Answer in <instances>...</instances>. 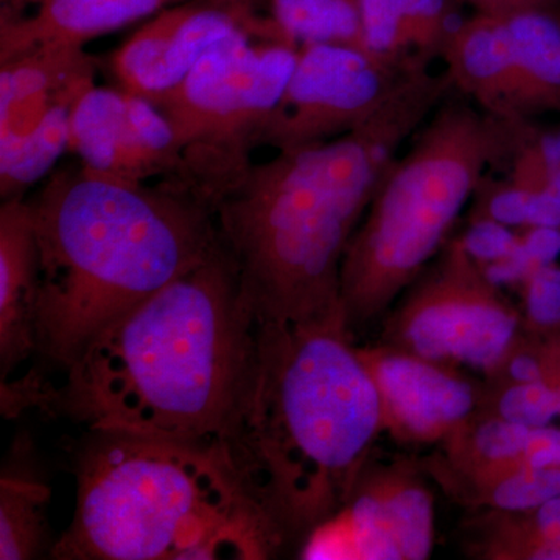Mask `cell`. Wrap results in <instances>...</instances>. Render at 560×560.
<instances>
[{
  "instance_id": "1",
  "label": "cell",
  "mask_w": 560,
  "mask_h": 560,
  "mask_svg": "<svg viewBox=\"0 0 560 560\" xmlns=\"http://www.w3.org/2000/svg\"><path fill=\"white\" fill-rule=\"evenodd\" d=\"M383 431L381 394L342 308L257 320L217 447L287 539L340 510Z\"/></svg>"
},
{
  "instance_id": "2",
  "label": "cell",
  "mask_w": 560,
  "mask_h": 560,
  "mask_svg": "<svg viewBox=\"0 0 560 560\" xmlns=\"http://www.w3.org/2000/svg\"><path fill=\"white\" fill-rule=\"evenodd\" d=\"M452 88L423 66L366 124L253 162L213 206L219 241L259 319L341 308V265L401 147Z\"/></svg>"
},
{
  "instance_id": "3",
  "label": "cell",
  "mask_w": 560,
  "mask_h": 560,
  "mask_svg": "<svg viewBox=\"0 0 560 560\" xmlns=\"http://www.w3.org/2000/svg\"><path fill=\"white\" fill-rule=\"evenodd\" d=\"M257 316L220 241L121 313L69 364L49 405L94 433L213 441L248 364Z\"/></svg>"
},
{
  "instance_id": "4",
  "label": "cell",
  "mask_w": 560,
  "mask_h": 560,
  "mask_svg": "<svg viewBox=\"0 0 560 560\" xmlns=\"http://www.w3.org/2000/svg\"><path fill=\"white\" fill-rule=\"evenodd\" d=\"M31 205L40 257L38 352L62 368L219 243L213 209L179 178L128 183L79 164L54 173Z\"/></svg>"
},
{
  "instance_id": "5",
  "label": "cell",
  "mask_w": 560,
  "mask_h": 560,
  "mask_svg": "<svg viewBox=\"0 0 560 560\" xmlns=\"http://www.w3.org/2000/svg\"><path fill=\"white\" fill-rule=\"evenodd\" d=\"M75 471L54 559L261 560L289 540L213 441L94 431Z\"/></svg>"
},
{
  "instance_id": "6",
  "label": "cell",
  "mask_w": 560,
  "mask_h": 560,
  "mask_svg": "<svg viewBox=\"0 0 560 560\" xmlns=\"http://www.w3.org/2000/svg\"><path fill=\"white\" fill-rule=\"evenodd\" d=\"M529 120L452 103L416 132L383 176L342 259L340 302L350 334L419 279L490 168L511 160Z\"/></svg>"
},
{
  "instance_id": "7",
  "label": "cell",
  "mask_w": 560,
  "mask_h": 560,
  "mask_svg": "<svg viewBox=\"0 0 560 560\" xmlns=\"http://www.w3.org/2000/svg\"><path fill=\"white\" fill-rule=\"evenodd\" d=\"M300 47L238 31L217 43L173 90L151 101L175 132L184 180L210 208L253 164Z\"/></svg>"
},
{
  "instance_id": "8",
  "label": "cell",
  "mask_w": 560,
  "mask_h": 560,
  "mask_svg": "<svg viewBox=\"0 0 560 560\" xmlns=\"http://www.w3.org/2000/svg\"><path fill=\"white\" fill-rule=\"evenodd\" d=\"M411 287L386 323L385 345L490 377L522 337V312L459 241Z\"/></svg>"
},
{
  "instance_id": "9",
  "label": "cell",
  "mask_w": 560,
  "mask_h": 560,
  "mask_svg": "<svg viewBox=\"0 0 560 560\" xmlns=\"http://www.w3.org/2000/svg\"><path fill=\"white\" fill-rule=\"evenodd\" d=\"M429 65L385 60L349 44L302 46L285 91L260 132L259 147L302 149L355 130L416 70Z\"/></svg>"
},
{
  "instance_id": "10",
  "label": "cell",
  "mask_w": 560,
  "mask_h": 560,
  "mask_svg": "<svg viewBox=\"0 0 560 560\" xmlns=\"http://www.w3.org/2000/svg\"><path fill=\"white\" fill-rule=\"evenodd\" d=\"M434 544L431 490L410 460H366L340 510L301 540L305 560H423Z\"/></svg>"
},
{
  "instance_id": "11",
  "label": "cell",
  "mask_w": 560,
  "mask_h": 560,
  "mask_svg": "<svg viewBox=\"0 0 560 560\" xmlns=\"http://www.w3.org/2000/svg\"><path fill=\"white\" fill-rule=\"evenodd\" d=\"M69 151L88 171L128 180H184L171 121L149 98L117 88L91 86L70 117Z\"/></svg>"
},
{
  "instance_id": "12",
  "label": "cell",
  "mask_w": 560,
  "mask_h": 560,
  "mask_svg": "<svg viewBox=\"0 0 560 560\" xmlns=\"http://www.w3.org/2000/svg\"><path fill=\"white\" fill-rule=\"evenodd\" d=\"M381 394L383 430L407 444H436L485 404L486 383L459 368L381 342L357 348Z\"/></svg>"
},
{
  "instance_id": "13",
  "label": "cell",
  "mask_w": 560,
  "mask_h": 560,
  "mask_svg": "<svg viewBox=\"0 0 560 560\" xmlns=\"http://www.w3.org/2000/svg\"><path fill=\"white\" fill-rule=\"evenodd\" d=\"M238 31L283 39L238 13L226 0H186L154 14L113 55L120 90L154 101L173 90L221 39Z\"/></svg>"
},
{
  "instance_id": "14",
  "label": "cell",
  "mask_w": 560,
  "mask_h": 560,
  "mask_svg": "<svg viewBox=\"0 0 560 560\" xmlns=\"http://www.w3.org/2000/svg\"><path fill=\"white\" fill-rule=\"evenodd\" d=\"M86 47L44 44L0 61V154L16 147L58 103L95 84Z\"/></svg>"
},
{
  "instance_id": "15",
  "label": "cell",
  "mask_w": 560,
  "mask_h": 560,
  "mask_svg": "<svg viewBox=\"0 0 560 560\" xmlns=\"http://www.w3.org/2000/svg\"><path fill=\"white\" fill-rule=\"evenodd\" d=\"M180 2L186 0H2L0 61L44 44L86 47Z\"/></svg>"
},
{
  "instance_id": "16",
  "label": "cell",
  "mask_w": 560,
  "mask_h": 560,
  "mask_svg": "<svg viewBox=\"0 0 560 560\" xmlns=\"http://www.w3.org/2000/svg\"><path fill=\"white\" fill-rule=\"evenodd\" d=\"M40 257L31 201L0 206V371L38 352Z\"/></svg>"
},
{
  "instance_id": "17",
  "label": "cell",
  "mask_w": 560,
  "mask_h": 560,
  "mask_svg": "<svg viewBox=\"0 0 560 560\" xmlns=\"http://www.w3.org/2000/svg\"><path fill=\"white\" fill-rule=\"evenodd\" d=\"M441 60L445 75L475 106L501 117H521L517 109L510 32L501 13L475 11L455 25Z\"/></svg>"
},
{
  "instance_id": "18",
  "label": "cell",
  "mask_w": 560,
  "mask_h": 560,
  "mask_svg": "<svg viewBox=\"0 0 560 560\" xmlns=\"http://www.w3.org/2000/svg\"><path fill=\"white\" fill-rule=\"evenodd\" d=\"M530 429L480 408L442 442L429 470L453 499L525 464Z\"/></svg>"
},
{
  "instance_id": "19",
  "label": "cell",
  "mask_w": 560,
  "mask_h": 560,
  "mask_svg": "<svg viewBox=\"0 0 560 560\" xmlns=\"http://www.w3.org/2000/svg\"><path fill=\"white\" fill-rule=\"evenodd\" d=\"M456 0H361V46L396 62L441 57L456 21Z\"/></svg>"
},
{
  "instance_id": "20",
  "label": "cell",
  "mask_w": 560,
  "mask_h": 560,
  "mask_svg": "<svg viewBox=\"0 0 560 560\" xmlns=\"http://www.w3.org/2000/svg\"><path fill=\"white\" fill-rule=\"evenodd\" d=\"M525 119L560 110V0L503 11Z\"/></svg>"
},
{
  "instance_id": "21",
  "label": "cell",
  "mask_w": 560,
  "mask_h": 560,
  "mask_svg": "<svg viewBox=\"0 0 560 560\" xmlns=\"http://www.w3.org/2000/svg\"><path fill=\"white\" fill-rule=\"evenodd\" d=\"M50 488L24 456L2 469L0 477V559L40 558L49 545L47 506Z\"/></svg>"
},
{
  "instance_id": "22",
  "label": "cell",
  "mask_w": 560,
  "mask_h": 560,
  "mask_svg": "<svg viewBox=\"0 0 560 560\" xmlns=\"http://www.w3.org/2000/svg\"><path fill=\"white\" fill-rule=\"evenodd\" d=\"M474 530L478 558L539 560L560 541V495L526 511L489 510Z\"/></svg>"
},
{
  "instance_id": "23",
  "label": "cell",
  "mask_w": 560,
  "mask_h": 560,
  "mask_svg": "<svg viewBox=\"0 0 560 560\" xmlns=\"http://www.w3.org/2000/svg\"><path fill=\"white\" fill-rule=\"evenodd\" d=\"M80 97L58 103L27 138L0 154L2 201L24 198L25 191L46 178L62 153L69 150L70 117Z\"/></svg>"
},
{
  "instance_id": "24",
  "label": "cell",
  "mask_w": 560,
  "mask_h": 560,
  "mask_svg": "<svg viewBox=\"0 0 560 560\" xmlns=\"http://www.w3.org/2000/svg\"><path fill=\"white\" fill-rule=\"evenodd\" d=\"M271 18L283 38L298 47L361 46V0H271Z\"/></svg>"
},
{
  "instance_id": "25",
  "label": "cell",
  "mask_w": 560,
  "mask_h": 560,
  "mask_svg": "<svg viewBox=\"0 0 560 560\" xmlns=\"http://www.w3.org/2000/svg\"><path fill=\"white\" fill-rule=\"evenodd\" d=\"M475 198L478 217L511 230H560V198L510 175L503 179H490L486 175Z\"/></svg>"
},
{
  "instance_id": "26",
  "label": "cell",
  "mask_w": 560,
  "mask_h": 560,
  "mask_svg": "<svg viewBox=\"0 0 560 560\" xmlns=\"http://www.w3.org/2000/svg\"><path fill=\"white\" fill-rule=\"evenodd\" d=\"M560 495V469L526 464L470 489L459 501L493 511H526Z\"/></svg>"
},
{
  "instance_id": "27",
  "label": "cell",
  "mask_w": 560,
  "mask_h": 560,
  "mask_svg": "<svg viewBox=\"0 0 560 560\" xmlns=\"http://www.w3.org/2000/svg\"><path fill=\"white\" fill-rule=\"evenodd\" d=\"M482 408L526 429H539L560 416V389L548 382L486 383Z\"/></svg>"
},
{
  "instance_id": "28",
  "label": "cell",
  "mask_w": 560,
  "mask_h": 560,
  "mask_svg": "<svg viewBox=\"0 0 560 560\" xmlns=\"http://www.w3.org/2000/svg\"><path fill=\"white\" fill-rule=\"evenodd\" d=\"M508 165L512 178L560 198V127L540 130L530 125Z\"/></svg>"
},
{
  "instance_id": "29",
  "label": "cell",
  "mask_w": 560,
  "mask_h": 560,
  "mask_svg": "<svg viewBox=\"0 0 560 560\" xmlns=\"http://www.w3.org/2000/svg\"><path fill=\"white\" fill-rule=\"evenodd\" d=\"M523 327L541 340L560 337V267L548 264L523 280Z\"/></svg>"
},
{
  "instance_id": "30",
  "label": "cell",
  "mask_w": 560,
  "mask_h": 560,
  "mask_svg": "<svg viewBox=\"0 0 560 560\" xmlns=\"http://www.w3.org/2000/svg\"><path fill=\"white\" fill-rule=\"evenodd\" d=\"M548 382V355L545 340L518 338L499 370L488 377L489 385L503 383ZM550 383V382H548Z\"/></svg>"
},
{
  "instance_id": "31",
  "label": "cell",
  "mask_w": 560,
  "mask_h": 560,
  "mask_svg": "<svg viewBox=\"0 0 560 560\" xmlns=\"http://www.w3.org/2000/svg\"><path fill=\"white\" fill-rule=\"evenodd\" d=\"M518 234L511 228L477 217L463 241H459L471 259L480 267L506 259L517 246Z\"/></svg>"
},
{
  "instance_id": "32",
  "label": "cell",
  "mask_w": 560,
  "mask_h": 560,
  "mask_svg": "<svg viewBox=\"0 0 560 560\" xmlns=\"http://www.w3.org/2000/svg\"><path fill=\"white\" fill-rule=\"evenodd\" d=\"M226 2L249 21L279 32L278 25L271 18V0H226Z\"/></svg>"
},
{
  "instance_id": "33",
  "label": "cell",
  "mask_w": 560,
  "mask_h": 560,
  "mask_svg": "<svg viewBox=\"0 0 560 560\" xmlns=\"http://www.w3.org/2000/svg\"><path fill=\"white\" fill-rule=\"evenodd\" d=\"M469 3L475 11H486V13H503L521 7L534 5V3L551 2V0H460Z\"/></svg>"
},
{
  "instance_id": "34",
  "label": "cell",
  "mask_w": 560,
  "mask_h": 560,
  "mask_svg": "<svg viewBox=\"0 0 560 560\" xmlns=\"http://www.w3.org/2000/svg\"><path fill=\"white\" fill-rule=\"evenodd\" d=\"M548 382L560 389V337L548 338Z\"/></svg>"
}]
</instances>
